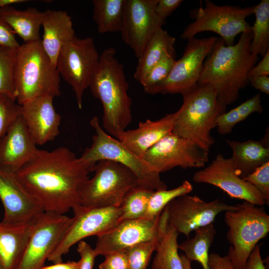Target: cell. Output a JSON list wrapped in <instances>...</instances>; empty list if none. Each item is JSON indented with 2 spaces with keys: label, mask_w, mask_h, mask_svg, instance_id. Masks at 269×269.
Returning <instances> with one entry per match:
<instances>
[{
  "label": "cell",
  "mask_w": 269,
  "mask_h": 269,
  "mask_svg": "<svg viewBox=\"0 0 269 269\" xmlns=\"http://www.w3.org/2000/svg\"><path fill=\"white\" fill-rule=\"evenodd\" d=\"M91 169L68 148L38 149L15 174L45 212L65 214L81 206V192Z\"/></svg>",
  "instance_id": "cell-1"
},
{
  "label": "cell",
  "mask_w": 269,
  "mask_h": 269,
  "mask_svg": "<svg viewBox=\"0 0 269 269\" xmlns=\"http://www.w3.org/2000/svg\"><path fill=\"white\" fill-rule=\"evenodd\" d=\"M252 38V32L243 33L231 46L225 45L221 38H218L204 62L198 84L211 86L225 107L234 103L240 90L250 83L248 73L258 56L251 52Z\"/></svg>",
  "instance_id": "cell-2"
},
{
  "label": "cell",
  "mask_w": 269,
  "mask_h": 269,
  "mask_svg": "<svg viewBox=\"0 0 269 269\" xmlns=\"http://www.w3.org/2000/svg\"><path fill=\"white\" fill-rule=\"evenodd\" d=\"M116 49L109 47L100 55L89 88L103 107V127L119 139L132 121V100L123 65L116 57Z\"/></svg>",
  "instance_id": "cell-3"
},
{
  "label": "cell",
  "mask_w": 269,
  "mask_h": 269,
  "mask_svg": "<svg viewBox=\"0 0 269 269\" xmlns=\"http://www.w3.org/2000/svg\"><path fill=\"white\" fill-rule=\"evenodd\" d=\"M183 103L176 111L172 133L189 139L208 152L215 143L211 136L218 117L226 107L218 100L209 85L197 84L182 94Z\"/></svg>",
  "instance_id": "cell-4"
},
{
  "label": "cell",
  "mask_w": 269,
  "mask_h": 269,
  "mask_svg": "<svg viewBox=\"0 0 269 269\" xmlns=\"http://www.w3.org/2000/svg\"><path fill=\"white\" fill-rule=\"evenodd\" d=\"M60 76L42 47L40 40L23 43L16 50L13 83L19 105L44 96L60 95Z\"/></svg>",
  "instance_id": "cell-5"
},
{
  "label": "cell",
  "mask_w": 269,
  "mask_h": 269,
  "mask_svg": "<svg viewBox=\"0 0 269 269\" xmlns=\"http://www.w3.org/2000/svg\"><path fill=\"white\" fill-rule=\"evenodd\" d=\"M95 134L90 147L84 150L80 158L93 171L96 163L108 160L118 162L129 168L136 177L138 185L155 191L167 189L160 174L153 171L142 158L136 155L118 139L111 136L101 126L99 118L90 121Z\"/></svg>",
  "instance_id": "cell-6"
},
{
  "label": "cell",
  "mask_w": 269,
  "mask_h": 269,
  "mask_svg": "<svg viewBox=\"0 0 269 269\" xmlns=\"http://www.w3.org/2000/svg\"><path fill=\"white\" fill-rule=\"evenodd\" d=\"M235 210L227 211L225 222L231 245L228 257L234 269H242L255 247L269 232V215L262 206L244 201Z\"/></svg>",
  "instance_id": "cell-7"
},
{
  "label": "cell",
  "mask_w": 269,
  "mask_h": 269,
  "mask_svg": "<svg viewBox=\"0 0 269 269\" xmlns=\"http://www.w3.org/2000/svg\"><path fill=\"white\" fill-rule=\"evenodd\" d=\"M93 171L94 176L81 189V206L84 208L119 207L127 192L138 185L132 171L113 161H99Z\"/></svg>",
  "instance_id": "cell-8"
},
{
  "label": "cell",
  "mask_w": 269,
  "mask_h": 269,
  "mask_svg": "<svg viewBox=\"0 0 269 269\" xmlns=\"http://www.w3.org/2000/svg\"><path fill=\"white\" fill-rule=\"evenodd\" d=\"M204 7L192 10L194 21L183 30L180 37L188 40L198 33L211 31L220 35L226 46L234 44L239 34L252 32L246 18L254 13L255 5L241 7L229 5H218L206 0Z\"/></svg>",
  "instance_id": "cell-9"
},
{
  "label": "cell",
  "mask_w": 269,
  "mask_h": 269,
  "mask_svg": "<svg viewBox=\"0 0 269 269\" xmlns=\"http://www.w3.org/2000/svg\"><path fill=\"white\" fill-rule=\"evenodd\" d=\"M99 57L94 39L90 37H74L62 47L57 57L56 68L60 76L71 87L80 109Z\"/></svg>",
  "instance_id": "cell-10"
},
{
  "label": "cell",
  "mask_w": 269,
  "mask_h": 269,
  "mask_svg": "<svg viewBox=\"0 0 269 269\" xmlns=\"http://www.w3.org/2000/svg\"><path fill=\"white\" fill-rule=\"evenodd\" d=\"M217 39L215 36L188 39L182 57L175 61L168 77L150 94H182L195 86L198 83L204 60Z\"/></svg>",
  "instance_id": "cell-11"
},
{
  "label": "cell",
  "mask_w": 269,
  "mask_h": 269,
  "mask_svg": "<svg viewBox=\"0 0 269 269\" xmlns=\"http://www.w3.org/2000/svg\"><path fill=\"white\" fill-rule=\"evenodd\" d=\"M72 217L44 212L38 218L17 269H42L63 239Z\"/></svg>",
  "instance_id": "cell-12"
},
{
  "label": "cell",
  "mask_w": 269,
  "mask_h": 269,
  "mask_svg": "<svg viewBox=\"0 0 269 269\" xmlns=\"http://www.w3.org/2000/svg\"><path fill=\"white\" fill-rule=\"evenodd\" d=\"M142 158L160 174L177 166L203 167L209 160V153L192 140L171 132L150 148Z\"/></svg>",
  "instance_id": "cell-13"
},
{
  "label": "cell",
  "mask_w": 269,
  "mask_h": 269,
  "mask_svg": "<svg viewBox=\"0 0 269 269\" xmlns=\"http://www.w3.org/2000/svg\"><path fill=\"white\" fill-rule=\"evenodd\" d=\"M237 208V205H229L219 199L206 202L197 195L185 194L172 200L164 209L168 224L189 238L192 231L213 224L219 213Z\"/></svg>",
  "instance_id": "cell-14"
},
{
  "label": "cell",
  "mask_w": 269,
  "mask_h": 269,
  "mask_svg": "<svg viewBox=\"0 0 269 269\" xmlns=\"http://www.w3.org/2000/svg\"><path fill=\"white\" fill-rule=\"evenodd\" d=\"M73 221L63 239L47 260L54 264L62 262L63 256L75 244L84 239L100 235L119 222L120 207L87 208L81 206L73 210Z\"/></svg>",
  "instance_id": "cell-15"
},
{
  "label": "cell",
  "mask_w": 269,
  "mask_h": 269,
  "mask_svg": "<svg viewBox=\"0 0 269 269\" xmlns=\"http://www.w3.org/2000/svg\"><path fill=\"white\" fill-rule=\"evenodd\" d=\"M157 2L158 0H126L122 38L138 59L152 35L165 23L155 13Z\"/></svg>",
  "instance_id": "cell-16"
},
{
  "label": "cell",
  "mask_w": 269,
  "mask_h": 269,
  "mask_svg": "<svg viewBox=\"0 0 269 269\" xmlns=\"http://www.w3.org/2000/svg\"><path fill=\"white\" fill-rule=\"evenodd\" d=\"M193 180L216 186L230 197L243 200L259 206L266 204L261 193L250 183L238 175L230 158L218 154L207 167L196 171Z\"/></svg>",
  "instance_id": "cell-17"
},
{
  "label": "cell",
  "mask_w": 269,
  "mask_h": 269,
  "mask_svg": "<svg viewBox=\"0 0 269 269\" xmlns=\"http://www.w3.org/2000/svg\"><path fill=\"white\" fill-rule=\"evenodd\" d=\"M160 216L119 221L97 236L94 249L96 256L126 251L136 244L153 239L158 235Z\"/></svg>",
  "instance_id": "cell-18"
},
{
  "label": "cell",
  "mask_w": 269,
  "mask_h": 269,
  "mask_svg": "<svg viewBox=\"0 0 269 269\" xmlns=\"http://www.w3.org/2000/svg\"><path fill=\"white\" fill-rule=\"evenodd\" d=\"M0 199L2 221L21 223L37 219L44 211L22 186L15 174L0 169Z\"/></svg>",
  "instance_id": "cell-19"
},
{
  "label": "cell",
  "mask_w": 269,
  "mask_h": 269,
  "mask_svg": "<svg viewBox=\"0 0 269 269\" xmlns=\"http://www.w3.org/2000/svg\"><path fill=\"white\" fill-rule=\"evenodd\" d=\"M54 98L41 96L20 105L21 115L36 145L52 141L59 134L61 117L54 107Z\"/></svg>",
  "instance_id": "cell-20"
},
{
  "label": "cell",
  "mask_w": 269,
  "mask_h": 269,
  "mask_svg": "<svg viewBox=\"0 0 269 269\" xmlns=\"http://www.w3.org/2000/svg\"><path fill=\"white\" fill-rule=\"evenodd\" d=\"M20 115L0 140V169L15 173L38 148Z\"/></svg>",
  "instance_id": "cell-21"
},
{
  "label": "cell",
  "mask_w": 269,
  "mask_h": 269,
  "mask_svg": "<svg viewBox=\"0 0 269 269\" xmlns=\"http://www.w3.org/2000/svg\"><path fill=\"white\" fill-rule=\"evenodd\" d=\"M38 218L21 223L0 222V264L3 269H17Z\"/></svg>",
  "instance_id": "cell-22"
},
{
  "label": "cell",
  "mask_w": 269,
  "mask_h": 269,
  "mask_svg": "<svg viewBox=\"0 0 269 269\" xmlns=\"http://www.w3.org/2000/svg\"><path fill=\"white\" fill-rule=\"evenodd\" d=\"M176 113L156 121L140 122L137 128L126 130L118 139L125 146L142 158L146 152L173 129Z\"/></svg>",
  "instance_id": "cell-23"
},
{
  "label": "cell",
  "mask_w": 269,
  "mask_h": 269,
  "mask_svg": "<svg viewBox=\"0 0 269 269\" xmlns=\"http://www.w3.org/2000/svg\"><path fill=\"white\" fill-rule=\"evenodd\" d=\"M41 26L43 29L40 39L42 47L56 67L61 48L76 37L71 17L64 10L47 9L43 11Z\"/></svg>",
  "instance_id": "cell-24"
},
{
  "label": "cell",
  "mask_w": 269,
  "mask_h": 269,
  "mask_svg": "<svg viewBox=\"0 0 269 269\" xmlns=\"http://www.w3.org/2000/svg\"><path fill=\"white\" fill-rule=\"evenodd\" d=\"M231 148V157L238 176L243 178L269 161V137L266 134L261 141L248 140L239 141L226 140Z\"/></svg>",
  "instance_id": "cell-25"
},
{
  "label": "cell",
  "mask_w": 269,
  "mask_h": 269,
  "mask_svg": "<svg viewBox=\"0 0 269 269\" xmlns=\"http://www.w3.org/2000/svg\"><path fill=\"white\" fill-rule=\"evenodd\" d=\"M43 11L34 7L18 9L13 5L0 9V19L18 35L24 43L40 40Z\"/></svg>",
  "instance_id": "cell-26"
},
{
  "label": "cell",
  "mask_w": 269,
  "mask_h": 269,
  "mask_svg": "<svg viewBox=\"0 0 269 269\" xmlns=\"http://www.w3.org/2000/svg\"><path fill=\"white\" fill-rule=\"evenodd\" d=\"M159 238L155 251L151 269H183L178 254V232L167 223V214L164 209L160 214Z\"/></svg>",
  "instance_id": "cell-27"
},
{
  "label": "cell",
  "mask_w": 269,
  "mask_h": 269,
  "mask_svg": "<svg viewBox=\"0 0 269 269\" xmlns=\"http://www.w3.org/2000/svg\"><path fill=\"white\" fill-rule=\"evenodd\" d=\"M175 38L171 36L162 28L155 32L138 58L134 74V78L140 83L148 71L162 58L165 53H175Z\"/></svg>",
  "instance_id": "cell-28"
},
{
  "label": "cell",
  "mask_w": 269,
  "mask_h": 269,
  "mask_svg": "<svg viewBox=\"0 0 269 269\" xmlns=\"http://www.w3.org/2000/svg\"><path fill=\"white\" fill-rule=\"evenodd\" d=\"M93 19L100 33L121 32L126 0H93Z\"/></svg>",
  "instance_id": "cell-29"
},
{
  "label": "cell",
  "mask_w": 269,
  "mask_h": 269,
  "mask_svg": "<svg viewBox=\"0 0 269 269\" xmlns=\"http://www.w3.org/2000/svg\"><path fill=\"white\" fill-rule=\"evenodd\" d=\"M194 236L183 241L178 245V249L184 253L190 261L200 263L203 269H210L209 266V250L211 247L216 230L213 224L196 229Z\"/></svg>",
  "instance_id": "cell-30"
},
{
  "label": "cell",
  "mask_w": 269,
  "mask_h": 269,
  "mask_svg": "<svg viewBox=\"0 0 269 269\" xmlns=\"http://www.w3.org/2000/svg\"><path fill=\"white\" fill-rule=\"evenodd\" d=\"M254 14L250 48L253 53L263 57L269 51V0H262L255 5Z\"/></svg>",
  "instance_id": "cell-31"
},
{
  "label": "cell",
  "mask_w": 269,
  "mask_h": 269,
  "mask_svg": "<svg viewBox=\"0 0 269 269\" xmlns=\"http://www.w3.org/2000/svg\"><path fill=\"white\" fill-rule=\"evenodd\" d=\"M153 192L138 185L130 189L120 205L121 214L119 221L144 217Z\"/></svg>",
  "instance_id": "cell-32"
},
{
  "label": "cell",
  "mask_w": 269,
  "mask_h": 269,
  "mask_svg": "<svg viewBox=\"0 0 269 269\" xmlns=\"http://www.w3.org/2000/svg\"><path fill=\"white\" fill-rule=\"evenodd\" d=\"M192 184L185 180L178 187L170 190L155 191L152 194L144 217L152 219L160 215L167 205L175 198L190 193Z\"/></svg>",
  "instance_id": "cell-33"
},
{
  "label": "cell",
  "mask_w": 269,
  "mask_h": 269,
  "mask_svg": "<svg viewBox=\"0 0 269 269\" xmlns=\"http://www.w3.org/2000/svg\"><path fill=\"white\" fill-rule=\"evenodd\" d=\"M175 53L166 52L162 58L147 73L140 82L144 91H151L163 82L169 76L176 61Z\"/></svg>",
  "instance_id": "cell-34"
},
{
  "label": "cell",
  "mask_w": 269,
  "mask_h": 269,
  "mask_svg": "<svg viewBox=\"0 0 269 269\" xmlns=\"http://www.w3.org/2000/svg\"><path fill=\"white\" fill-rule=\"evenodd\" d=\"M16 50L0 47V94L15 100L13 75Z\"/></svg>",
  "instance_id": "cell-35"
},
{
  "label": "cell",
  "mask_w": 269,
  "mask_h": 269,
  "mask_svg": "<svg viewBox=\"0 0 269 269\" xmlns=\"http://www.w3.org/2000/svg\"><path fill=\"white\" fill-rule=\"evenodd\" d=\"M159 235L153 239L136 244L125 251L129 269H146L155 251Z\"/></svg>",
  "instance_id": "cell-36"
},
{
  "label": "cell",
  "mask_w": 269,
  "mask_h": 269,
  "mask_svg": "<svg viewBox=\"0 0 269 269\" xmlns=\"http://www.w3.org/2000/svg\"><path fill=\"white\" fill-rule=\"evenodd\" d=\"M21 113V106L14 99L0 94V140Z\"/></svg>",
  "instance_id": "cell-37"
},
{
  "label": "cell",
  "mask_w": 269,
  "mask_h": 269,
  "mask_svg": "<svg viewBox=\"0 0 269 269\" xmlns=\"http://www.w3.org/2000/svg\"><path fill=\"white\" fill-rule=\"evenodd\" d=\"M243 179L252 184L262 194L266 204H269V161Z\"/></svg>",
  "instance_id": "cell-38"
},
{
  "label": "cell",
  "mask_w": 269,
  "mask_h": 269,
  "mask_svg": "<svg viewBox=\"0 0 269 269\" xmlns=\"http://www.w3.org/2000/svg\"><path fill=\"white\" fill-rule=\"evenodd\" d=\"M242 122L240 114L236 108L219 115L215 122V127L221 135L231 133L235 126Z\"/></svg>",
  "instance_id": "cell-39"
},
{
  "label": "cell",
  "mask_w": 269,
  "mask_h": 269,
  "mask_svg": "<svg viewBox=\"0 0 269 269\" xmlns=\"http://www.w3.org/2000/svg\"><path fill=\"white\" fill-rule=\"evenodd\" d=\"M104 261L99 265V269H129L125 251L107 254Z\"/></svg>",
  "instance_id": "cell-40"
},
{
  "label": "cell",
  "mask_w": 269,
  "mask_h": 269,
  "mask_svg": "<svg viewBox=\"0 0 269 269\" xmlns=\"http://www.w3.org/2000/svg\"><path fill=\"white\" fill-rule=\"evenodd\" d=\"M236 108L240 114L242 121L254 113H262L263 108L261 104V95L256 94Z\"/></svg>",
  "instance_id": "cell-41"
},
{
  "label": "cell",
  "mask_w": 269,
  "mask_h": 269,
  "mask_svg": "<svg viewBox=\"0 0 269 269\" xmlns=\"http://www.w3.org/2000/svg\"><path fill=\"white\" fill-rule=\"evenodd\" d=\"M77 251L80 256L79 269H93L96 257L94 249L82 240L78 243Z\"/></svg>",
  "instance_id": "cell-42"
},
{
  "label": "cell",
  "mask_w": 269,
  "mask_h": 269,
  "mask_svg": "<svg viewBox=\"0 0 269 269\" xmlns=\"http://www.w3.org/2000/svg\"><path fill=\"white\" fill-rule=\"evenodd\" d=\"M20 44L17 41L15 33L2 19H0V47L17 49Z\"/></svg>",
  "instance_id": "cell-43"
},
{
  "label": "cell",
  "mask_w": 269,
  "mask_h": 269,
  "mask_svg": "<svg viewBox=\"0 0 269 269\" xmlns=\"http://www.w3.org/2000/svg\"><path fill=\"white\" fill-rule=\"evenodd\" d=\"M183 1L182 0H158L155 13L160 18L165 20Z\"/></svg>",
  "instance_id": "cell-44"
},
{
  "label": "cell",
  "mask_w": 269,
  "mask_h": 269,
  "mask_svg": "<svg viewBox=\"0 0 269 269\" xmlns=\"http://www.w3.org/2000/svg\"><path fill=\"white\" fill-rule=\"evenodd\" d=\"M242 269H266L261 256L259 244H257L251 252L245 267Z\"/></svg>",
  "instance_id": "cell-45"
},
{
  "label": "cell",
  "mask_w": 269,
  "mask_h": 269,
  "mask_svg": "<svg viewBox=\"0 0 269 269\" xmlns=\"http://www.w3.org/2000/svg\"><path fill=\"white\" fill-rule=\"evenodd\" d=\"M262 60L256 65L254 66L248 73V79L260 76H269V51L262 57Z\"/></svg>",
  "instance_id": "cell-46"
},
{
  "label": "cell",
  "mask_w": 269,
  "mask_h": 269,
  "mask_svg": "<svg viewBox=\"0 0 269 269\" xmlns=\"http://www.w3.org/2000/svg\"><path fill=\"white\" fill-rule=\"evenodd\" d=\"M209 266L210 269H234L228 257H222L217 253L209 255Z\"/></svg>",
  "instance_id": "cell-47"
},
{
  "label": "cell",
  "mask_w": 269,
  "mask_h": 269,
  "mask_svg": "<svg viewBox=\"0 0 269 269\" xmlns=\"http://www.w3.org/2000/svg\"><path fill=\"white\" fill-rule=\"evenodd\" d=\"M251 86L255 89L269 95V78L268 76H260L251 78L249 79Z\"/></svg>",
  "instance_id": "cell-48"
},
{
  "label": "cell",
  "mask_w": 269,
  "mask_h": 269,
  "mask_svg": "<svg viewBox=\"0 0 269 269\" xmlns=\"http://www.w3.org/2000/svg\"><path fill=\"white\" fill-rule=\"evenodd\" d=\"M80 262L69 261L66 263L54 264L49 266H44L42 269H79Z\"/></svg>",
  "instance_id": "cell-49"
},
{
  "label": "cell",
  "mask_w": 269,
  "mask_h": 269,
  "mask_svg": "<svg viewBox=\"0 0 269 269\" xmlns=\"http://www.w3.org/2000/svg\"><path fill=\"white\" fill-rule=\"evenodd\" d=\"M29 1L28 0H0V9L8 5L22 3Z\"/></svg>",
  "instance_id": "cell-50"
},
{
  "label": "cell",
  "mask_w": 269,
  "mask_h": 269,
  "mask_svg": "<svg viewBox=\"0 0 269 269\" xmlns=\"http://www.w3.org/2000/svg\"><path fill=\"white\" fill-rule=\"evenodd\" d=\"M180 257L182 263L183 269H192L191 261L188 259L183 254L180 255Z\"/></svg>",
  "instance_id": "cell-51"
},
{
  "label": "cell",
  "mask_w": 269,
  "mask_h": 269,
  "mask_svg": "<svg viewBox=\"0 0 269 269\" xmlns=\"http://www.w3.org/2000/svg\"><path fill=\"white\" fill-rule=\"evenodd\" d=\"M0 269H3V268H2L1 265L0 264Z\"/></svg>",
  "instance_id": "cell-52"
}]
</instances>
